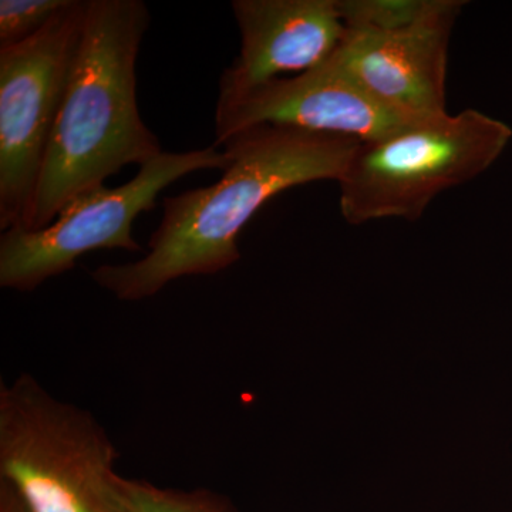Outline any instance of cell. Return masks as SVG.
Wrapping results in <instances>:
<instances>
[{
  "instance_id": "cell-1",
  "label": "cell",
  "mask_w": 512,
  "mask_h": 512,
  "mask_svg": "<svg viewBox=\"0 0 512 512\" xmlns=\"http://www.w3.org/2000/svg\"><path fill=\"white\" fill-rule=\"evenodd\" d=\"M360 141L299 128L259 126L228 138V165L217 183L165 197L163 218L137 261L101 265L90 276L119 301L156 296L184 276L215 275L241 258L238 237L275 195L338 181Z\"/></svg>"
},
{
  "instance_id": "cell-2",
  "label": "cell",
  "mask_w": 512,
  "mask_h": 512,
  "mask_svg": "<svg viewBox=\"0 0 512 512\" xmlns=\"http://www.w3.org/2000/svg\"><path fill=\"white\" fill-rule=\"evenodd\" d=\"M143 0H87L86 22L26 231L131 164L163 154L140 116L136 64L150 26Z\"/></svg>"
},
{
  "instance_id": "cell-3",
  "label": "cell",
  "mask_w": 512,
  "mask_h": 512,
  "mask_svg": "<svg viewBox=\"0 0 512 512\" xmlns=\"http://www.w3.org/2000/svg\"><path fill=\"white\" fill-rule=\"evenodd\" d=\"M117 457L93 414L29 373L0 384V481L29 512H127Z\"/></svg>"
},
{
  "instance_id": "cell-4",
  "label": "cell",
  "mask_w": 512,
  "mask_h": 512,
  "mask_svg": "<svg viewBox=\"0 0 512 512\" xmlns=\"http://www.w3.org/2000/svg\"><path fill=\"white\" fill-rule=\"evenodd\" d=\"M511 138L504 121L467 109L360 143L338 181L340 212L352 225L417 221L441 192L485 173Z\"/></svg>"
},
{
  "instance_id": "cell-5",
  "label": "cell",
  "mask_w": 512,
  "mask_h": 512,
  "mask_svg": "<svg viewBox=\"0 0 512 512\" xmlns=\"http://www.w3.org/2000/svg\"><path fill=\"white\" fill-rule=\"evenodd\" d=\"M228 156L212 146L184 153H163L138 170L120 187L80 195L60 211L55 221L39 231L13 227L0 237V286L33 292L47 279L66 274L87 252L124 249L141 252L133 224L141 212L157 207L165 187L201 170H222Z\"/></svg>"
},
{
  "instance_id": "cell-6",
  "label": "cell",
  "mask_w": 512,
  "mask_h": 512,
  "mask_svg": "<svg viewBox=\"0 0 512 512\" xmlns=\"http://www.w3.org/2000/svg\"><path fill=\"white\" fill-rule=\"evenodd\" d=\"M87 0L0 49V229L25 227L86 22Z\"/></svg>"
},
{
  "instance_id": "cell-7",
  "label": "cell",
  "mask_w": 512,
  "mask_h": 512,
  "mask_svg": "<svg viewBox=\"0 0 512 512\" xmlns=\"http://www.w3.org/2000/svg\"><path fill=\"white\" fill-rule=\"evenodd\" d=\"M419 120L380 104L329 59L309 72L279 77L218 101L215 146L259 126L299 128L367 143Z\"/></svg>"
},
{
  "instance_id": "cell-8",
  "label": "cell",
  "mask_w": 512,
  "mask_h": 512,
  "mask_svg": "<svg viewBox=\"0 0 512 512\" xmlns=\"http://www.w3.org/2000/svg\"><path fill=\"white\" fill-rule=\"evenodd\" d=\"M466 5L443 0L429 18L400 32L346 29L330 60L383 106L412 119L440 116L447 113L451 33Z\"/></svg>"
},
{
  "instance_id": "cell-9",
  "label": "cell",
  "mask_w": 512,
  "mask_h": 512,
  "mask_svg": "<svg viewBox=\"0 0 512 512\" xmlns=\"http://www.w3.org/2000/svg\"><path fill=\"white\" fill-rule=\"evenodd\" d=\"M231 9L241 50L222 73L218 101L315 69L346 32L336 0H234Z\"/></svg>"
},
{
  "instance_id": "cell-10",
  "label": "cell",
  "mask_w": 512,
  "mask_h": 512,
  "mask_svg": "<svg viewBox=\"0 0 512 512\" xmlns=\"http://www.w3.org/2000/svg\"><path fill=\"white\" fill-rule=\"evenodd\" d=\"M345 29L393 33L423 22L443 0H336Z\"/></svg>"
},
{
  "instance_id": "cell-11",
  "label": "cell",
  "mask_w": 512,
  "mask_h": 512,
  "mask_svg": "<svg viewBox=\"0 0 512 512\" xmlns=\"http://www.w3.org/2000/svg\"><path fill=\"white\" fill-rule=\"evenodd\" d=\"M127 512H237L228 500L208 490L180 491L121 477Z\"/></svg>"
},
{
  "instance_id": "cell-12",
  "label": "cell",
  "mask_w": 512,
  "mask_h": 512,
  "mask_svg": "<svg viewBox=\"0 0 512 512\" xmlns=\"http://www.w3.org/2000/svg\"><path fill=\"white\" fill-rule=\"evenodd\" d=\"M72 3L73 0H2L0 49L20 45L36 36Z\"/></svg>"
},
{
  "instance_id": "cell-13",
  "label": "cell",
  "mask_w": 512,
  "mask_h": 512,
  "mask_svg": "<svg viewBox=\"0 0 512 512\" xmlns=\"http://www.w3.org/2000/svg\"><path fill=\"white\" fill-rule=\"evenodd\" d=\"M0 512H29L9 484L0 481Z\"/></svg>"
}]
</instances>
